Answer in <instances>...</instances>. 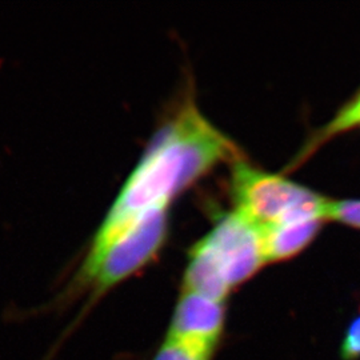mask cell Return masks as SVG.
Wrapping results in <instances>:
<instances>
[{
    "label": "cell",
    "mask_w": 360,
    "mask_h": 360,
    "mask_svg": "<svg viewBox=\"0 0 360 360\" xmlns=\"http://www.w3.org/2000/svg\"><path fill=\"white\" fill-rule=\"evenodd\" d=\"M324 221L322 218L296 219L262 229L267 264L285 262L302 254L315 240Z\"/></svg>",
    "instance_id": "cell-6"
},
{
    "label": "cell",
    "mask_w": 360,
    "mask_h": 360,
    "mask_svg": "<svg viewBox=\"0 0 360 360\" xmlns=\"http://www.w3.org/2000/svg\"><path fill=\"white\" fill-rule=\"evenodd\" d=\"M326 220H334L343 223L349 227L360 229V199L359 200H328L326 210Z\"/></svg>",
    "instance_id": "cell-9"
},
{
    "label": "cell",
    "mask_w": 360,
    "mask_h": 360,
    "mask_svg": "<svg viewBox=\"0 0 360 360\" xmlns=\"http://www.w3.org/2000/svg\"><path fill=\"white\" fill-rule=\"evenodd\" d=\"M169 207L151 208L134 219L90 263L79 264L65 288L49 309H59L90 292L83 314L108 291L151 264L166 245Z\"/></svg>",
    "instance_id": "cell-3"
},
{
    "label": "cell",
    "mask_w": 360,
    "mask_h": 360,
    "mask_svg": "<svg viewBox=\"0 0 360 360\" xmlns=\"http://www.w3.org/2000/svg\"><path fill=\"white\" fill-rule=\"evenodd\" d=\"M266 264L260 229L232 210L188 250L183 290L226 302Z\"/></svg>",
    "instance_id": "cell-2"
},
{
    "label": "cell",
    "mask_w": 360,
    "mask_h": 360,
    "mask_svg": "<svg viewBox=\"0 0 360 360\" xmlns=\"http://www.w3.org/2000/svg\"><path fill=\"white\" fill-rule=\"evenodd\" d=\"M226 324V302L181 290L168 338L199 347L217 349Z\"/></svg>",
    "instance_id": "cell-5"
},
{
    "label": "cell",
    "mask_w": 360,
    "mask_h": 360,
    "mask_svg": "<svg viewBox=\"0 0 360 360\" xmlns=\"http://www.w3.org/2000/svg\"><path fill=\"white\" fill-rule=\"evenodd\" d=\"M245 158L239 146L184 99L147 144L101 226L82 263L98 257L134 219L172 200L219 165Z\"/></svg>",
    "instance_id": "cell-1"
},
{
    "label": "cell",
    "mask_w": 360,
    "mask_h": 360,
    "mask_svg": "<svg viewBox=\"0 0 360 360\" xmlns=\"http://www.w3.org/2000/svg\"><path fill=\"white\" fill-rule=\"evenodd\" d=\"M342 360H360V311L349 322L339 346Z\"/></svg>",
    "instance_id": "cell-10"
},
{
    "label": "cell",
    "mask_w": 360,
    "mask_h": 360,
    "mask_svg": "<svg viewBox=\"0 0 360 360\" xmlns=\"http://www.w3.org/2000/svg\"><path fill=\"white\" fill-rule=\"evenodd\" d=\"M214 349L199 347L166 336L153 360H211Z\"/></svg>",
    "instance_id": "cell-8"
},
{
    "label": "cell",
    "mask_w": 360,
    "mask_h": 360,
    "mask_svg": "<svg viewBox=\"0 0 360 360\" xmlns=\"http://www.w3.org/2000/svg\"><path fill=\"white\" fill-rule=\"evenodd\" d=\"M230 191L233 210L260 230L296 219L326 220L330 200L282 174H271L250 165L245 158L231 165Z\"/></svg>",
    "instance_id": "cell-4"
},
{
    "label": "cell",
    "mask_w": 360,
    "mask_h": 360,
    "mask_svg": "<svg viewBox=\"0 0 360 360\" xmlns=\"http://www.w3.org/2000/svg\"><path fill=\"white\" fill-rule=\"evenodd\" d=\"M356 126H360V90L356 92L355 96H352L347 103L336 112V115L326 126L315 131L309 136V141L304 143V146L300 148V151L290 162L287 169L291 171V169H295L296 167L302 166L328 141H331L333 138L343 134V132L355 129Z\"/></svg>",
    "instance_id": "cell-7"
}]
</instances>
